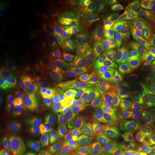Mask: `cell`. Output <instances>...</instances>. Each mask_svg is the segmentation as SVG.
Instances as JSON below:
<instances>
[{"instance_id":"26","label":"cell","mask_w":155,"mask_h":155,"mask_svg":"<svg viewBox=\"0 0 155 155\" xmlns=\"http://www.w3.org/2000/svg\"><path fill=\"white\" fill-rule=\"evenodd\" d=\"M12 155H31V154L26 150H22V149H17L13 151Z\"/></svg>"},{"instance_id":"7","label":"cell","mask_w":155,"mask_h":155,"mask_svg":"<svg viewBox=\"0 0 155 155\" xmlns=\"http://www.w3.org/2000/svg\"><path fill=\"white\" fill-rule=\"evenodd\" d=\"M98 114L100 106L97 95L92 94L81 98L78 104V121L83 127H91Z\"/></svg>"},{"instance_id":"15","label":"cell","mask_w":155,"mask_h":155,"mask_svg":"<svg viewBox=\"0 0 155 155\" xmlns=\"http://www.w3.org/2000/svg\"><path fill=\"white\" fill-rule=\"evenodd\" d=\"M133 90L136 92L147 114L155 118V96L141 84L137 78H135Z\"/></svg>"},{"instance_id":"2","label":"cell","mask_w":155,"mask_h":155,"mask_svg":"<svg viewBox=\"0 0 155 155\" xmlns=\"http://www.w3.org/2000/svg\"><path fill=\"white\" fill-rule=\"evenodd\" d=\"M104 69L107 80L119 89L134 88L135 77L126 61L116 56H110L104 61Z\"/></svg>"},{"instance_id":"4","label":"cell","mask_w":155,"mask_h":155,"mask_svg":"<svg viewBox=\"0 0 155 155\" xmlns=\"http://www.w3.org/2000/svg\"><path fill=\"white\" fill-rule=\"evenodd\" d=\"M118 31L128 42L137 43L144 37V23L141 15L134 12H126L118 17Z\"/></svg>"},{"instance_id":"9","label":"cell","mask_w":155,"mask_h":155,"mask_svg":"<svg viewBox=\"0 0 155 155\" xmlns=\"http://www.w3.org/2000/svg\"><path fill=\"white\" fill-rule=\"evenodd\" d=\"M129 65L134 73L135 78L138 79L145 88L155 96V88L148 67V61H147L144 54L136 53Z\"/></svg>"},{"instance_id":"11","label":"cell","mask_w":155,"mask_h":155,"mask_svg":"<svg viewBox=\"0 0 155 155\" xmlns=\"http://www.w3.org/2000/svg\"><path fill=\"white\" fill-rule=\"evenodd\" d=\"M15 105L20 111L30 115H40L43 113V106L34 93L23 92L15 98Z\"/></svg>"},{"instance_id":"19","label":"cell","mask_w":155,"mask_h":155,"mask_svg":"<svg viewBox=\"0 0 155 155\" xmlns=\"http://www.w3.org/2000/svg\"><path fill=\"white\" fill-rule=\"evenodd\" d=\"M37 155H62L57 142L51 137H48L37 150Z\"/></svg>"},{"instance_id":"5","label":"cell","mask_w":155,"mask_h":155,"mask_svg":"<svg viewBox=\"0 0 155 155\" xmlns=\"http://www.w3.org/2000/svg\"><path fill=\"white\" fill-rule=\"evenodd\" d=\"M40 139V129L35 124L26 121L22 123L15 134V143L19 149L29 152L38 150Z\"/></svg>"},{"instance_id":"13","label":"cell","mask_w":155,"mask_h":155,"mask_svg":"<svg viewBox=\"0 0 155 155\" xmlns=\"http://www.w3.org/2000/svg\"><path fill=\"white\" fill-rule=\"evenodd\" d=\"M55 109L58 116L66 124L73 125L78 120V106L69 97H61L56 104Z\"/></svg>"},{"instance_id":"18","label":"cell","mask_w":155,"mask_h":155,"mask_svg":"<svg viewBox=\"0 0 155 155\" xmlns=\"http://www.w3.org/2000/svg\"><path fill=\"white\" fill-rule=\"evenodd\" d=\"M12 88L7 80L2 78L0 81V104L3 111H9L15 104V99Z\"/></svg>"},{"instance_id":"3","label":"cell","mask_w":155,"mask_h":155,"mask_svg":"<svg viewBox=\"0 0 155 155\" xmlns=\"http://www.w3.org/2000/svg\"><path fill=\"white\" fill-rule=\"evenodd\" d=\"M118 95L119 88L106 80L98 85V96L100 114L106 121L114 124L118 116Z\"/></svg>"},{"instance_id":"21","label":"cell","mask_w":155,"mask_h":155,"mask_svg":"<svg viewBox=\"0 0 155 155\" xmlns=\"http://www.w3.org/2000/svg\"><path fill=\"white\" fill-rule=\"evenodd\" d=\"M77 55L73 50H66L60 56V64L63 68L67 69L73 65L76 60Z\"/></svg>"},{"instance_id":"12","label":"cell","mask_w":155,"mask_h":155,"mask_svg":"<svg viewBox=\"0 0 155 155\" xmlns=\"http://www.w3.org/2000/svg\"><path fill=\"white\" fill-rule=\"evenodd\" d=\"M20 16L6 9L0 7V39L1 41H8L12 38L17 27V21Z\"/></svg>"},{"instance_id":"16","label":"cell","mask_w":155,"mask_h":155,"mask_svg":"<svg viewBox=\"0 0 155 155\" xmlns=\"http://www.w3.org/2000/svg\"><path fill=\"white\" fill-rule=\"evenodd\" d=\"M97 31L100 35L101 38L105 40L111 49L120 50L121 49V42L116 34L114 32L111 26L107 22L98 19L96 22Z\"/></svg>"},{"instance_id":"14","label":"cell","mask_w":155,"mask_h":155,"mask_svg":"<svg viewBox=\"0 0 155 155\" xmlns=\"http://www.w3.org/2000/svg\"><path fill=\"white\" fill-rule=\"evenodd\" d=\"M78 76L90 84L96 82L100 78L98 64L91 58H83L78 66Z\"/></svg>"},{"instance_id":"25","label":"cell","mask_w":155,"mask_h":155,"mask_svg":"<svg viewBox=\"0 0 155 155\" xmlns=\"http://www.w3.org/2000/svg\"><path fill=\"white\" fill-rule=\"evenodd\" d=\"M148 67L149 69H150V72L151 74V77H152L153 84H154V86L155 88V63L150 61H148Z\"/></svg>"},{"instance_id":"20","label":"cell","mask_w":155,"mask_h":155,"mask_svg":"<svg viewBox=\"0 0 155 155\" xmlns=\"http://www.w3.org/2000/svg\"><path fill=\"white\" fill-rule=\"evenodd\" d=\"M24 61L27 72L30 76H35L40 71V66L37 58L30 50H25L24 53Z\"/></svg>"},{"instance_id":"1","label":"cell","mask_w":155,"mask_h":155,"mask_svg":"<svg viewBox=\"0 0 155 155\" xmlns=\"http://www.w3.org/2000/svg\"><path fill=\"white\" fill-rule=\"evenodd\" d=\"M118 116L124 124L129 127H137L145 119L144 108L133 89H119Z\"/></svg>"},{"instance_id":"22","label":"cell","mask_w":155,"mask_h":155,"mask_svg":"<svg viewBox=\"0 0 155 155\" xmlns=\"http://www.w3.org/2000/svg\"><path fill=\"white\" fill-rule=\"evenodd\" d=\"M2 5L12 12L22 16L25 11V4L19 1H9L7 2L2 4Z\"/></svg>"},{"instance_id":"10","label":"cell","mask_w":155,"mask_h":155,"mask_svg":"<svg viewBox=\"0 0 155 155\" xmlns=\"http://www.w3.org/2000/svg\"><path fill=\"white\" fill-rule=\"evenodd\" d=\"M97 155H133V145L127 140L114 137L96 145Z\"/></svg>"},{"instance_id":"24","label":"cell","mask_w":155,"mask_h":155,"mask_svg":"<svg viewBox=\"0 0 155 155\" xmlns=\"http://www.w3.org/2000/svg\"><path fill=\"white\" fill-rule=\"evenodd\" d=\"M133 155H155V148L144 145H133Z\"/></svg>"},{"instance_id":"17","label":"cell","mask_w":155,"mask_h":155,"mask_svg":"<svg viewBox=\"0 0 155 155\" xmlns=\"http://www.w3.org/2000/svg\"><path fill=\"white\" fill-rule=\"evenodd\" d=\"M2 68L7 83L12 89L16 91L20 90L23 85L22 76L16 65L11 61H4Z\"/></svg>"},{"instance_id":"6","label":"cell","mask_w":155,"mask_h":155,"mask_svg":"<svg viewBox=\"0 0 155 155\" xmlns=\"http://www.w3.org/2000/svg\"><path fill=\"white\" fill-rule=\"evenodd\" d=\"M62 91L69 98L81 100L83 97L92 94L91 84L81 80L72 73H65L61 81Z\"/></svg>"},{"instance_id":"8","label":"cell","mask_w":155,"mask_h":155,"mask_svg":"<svg viewBox=\"0 0 155 155\" xmlns=\"http://www.w3.org/2000/svg\"><path fill=\"white\" fill-rule=\"evenodd\" d=\"M125 137L131 144H140L149 147L155 145L152 126L150 122L146 119L134 128L126 130Z\"/></svg>"},{"instance_id":"23","label":"cell","mask_w":155,"mask_h":155,"mask_svg":"<svg viewBox=\"0 0 155 155\" xmlns=\"http://www.w3.org/2000/svg\"><path fill=\"white\" fill-rule=\"evenodd\" d=\"M77 155H97L96 146L91 143H83L78 150Z\"/></svg>"}]
</instances>
